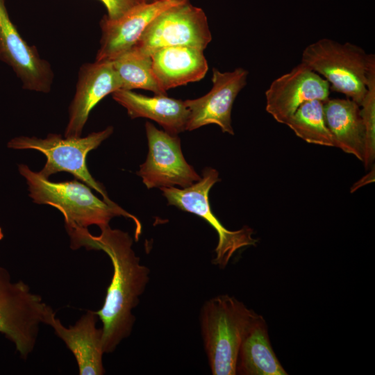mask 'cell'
<instances>
[{
    "label": "cell",
    "mask_w": 375,
    "mask_h": 375,
    "mask_svg": "<svg viewBox=\"0 0 375 375\" xmlns=\"http://www.w3.org/2000/svg\"><path fill=\"white\" fill-rule=\"evenodd\" d=\"M98 235L88 228L67 232L72 249L84 247L88 250H101L110 258L112 277L104 303L96 312L102 323L104 353L114 351L131 333L135 317L132 311L138 306L149 280V269L140 264L133 249V239L127 232L112 229L108 225L99 228Z\"/></svg>",
    "instance_id": "cell-1"
},
{
    "label": "cell",
    "mask_w": 375,
    "mask_h": 375,
    "mask_svg": "<svg viewBox=\"0 0 375 375\" xmlns=\"http://www.w3.org/2000/svg\"><path fill=\"white\" fill-rule=\"evenodd\" d=\"M19 172L26 181L29 196L37 204H47L62 214L67 231L108 225L112 218L123 216L132 219L138 240L142 231L140 222L117 204H110L97 197L90 188L76 180L52 182L32 171L26 165L18 166Z\"/></svg>",
    "instance_id": "cell-2"
},
{
    "label": "cell",
    "mask_w": 375,
    "mask_h": 375,
    "mask_svg": "<svg viewBox=\"0 0 375 375\" xmlns=\"http://www.w3.org/2000/svg\"><path fill=\"white\" fill-rule=\"evenodd\" d=\"M258 313L228 294L206 301L201 311V330L213 375H235L239 349Z\"/></svg>",
    "instance_id": "cell-3"
},
{
    "label": "cell",
    "mask_w": 375,
    "mask_h": 375,
    "mask_svg": "<svg viewBox=\"0 0 375 375\" xmlns=\"http://www.w3.org/2000/svg\"><path fill=\"white\" fill-rule=\"evenodd\" d=\"M301 62L324 76L332 90L345 94L360 106L375 56L354 44L323 38L303 49Z\"/></svg>",
    "instance_id": "cell-4"
},
{
    "label": "cell",
    "mask_w": 375,
    "mask_h": 375,
    "mask_svg": "<svg viewBox=\"0 0 375 375\" xmlns=\"http://www.w3.org/2000/svg\"><path fill=\"white\" fill-rule=\"evenodd\" d=\"M113 132L112 126H108L103 131L93 132L86 137L64 138L58 134H49L44 139L35 137H17L10 140L8 147L14 149H35L42 152L47 157L44 167L39 174L45 178L58 172H67L73 174L99 192L103 200L110 204H115L100 183L90 174L87 167L88 153L97 148Z\"/></svg>",
    "instance_id": "cell-5"
},
{
    "label": "cell",
    "mask_w": 375,
    "mask_h": 375,
    "mask_svg": "<svg viewBox=\"0 0 375 375\" xmlns=\"http://www.w3.org/2000/svg\"><path fill=\"white\" fill-rule=\"evenodd\" d=\"M51 310L27 284L12 282L8 271L0 267V333L23 359L33 351L40 326Z\"/></svg>",
    "instance_id": "cell-6"
},
{
    "label": "cell",
    "mask_w": 375,
    "mask_h": 375,
    "mask_svg": "<svg viewBox=\"0 0 375 375\" xmlns=\"http://www.w3.org/2000/svg\"><path fill=\"white\" fill-rule=\"evenodd\" d=\"M220 179L218 172L211 167H206L201 179L192 185L184 188H160L168 205L191 212L205 219L217 232L218 242L215 249V265L224 268L233 254L242 248L256 246L257 240L253 238V231L244 226L236 231L225 228L212 213L208 200L211 188Z\"/></svg>",
    "instance_id": "cell-7"
},
{
    "label": "cell",
    "mask_w": 375,
    "mask_h": 375,
    "mask_svg": "<svg viewBox=\"0 0 375 375\" xmlns=\"http://www.w3.org/2000/svg\"><path fill=\"white\" fill-rule=\"evenodd\" d=\"M211 40L204 11L188 1L171 7L156 17L133 48L151 56L161 48L172 46H189L204 50Z\"/></svg>",
    "instance_id": "cell-8"
},
{
    "label": "cell",
    "mask_w": 375,
    "mask_h": 375,
    "mask_svg": "<svg viewBox=\"0 0 375 375\" xmlns=\"http://www.w3.org/2000/svg\"><path fill=\"white\" fill-rule=\"evenodd\" d=\"M148 154L137 174L148 189L178 185L187 188L201 179L182 153L177 135L158 129L147 122Z\"/></svg>",
    "instance_id": "cell-9"
},
{
    "label": "cell",
    "mask_w": 375,
    "mask_h": 375,
    "mask_svg": "<svg viewBox=\"0 0 375 375\" xmlns=\"http://www.w3.org/2000/svg\"><path fill=\"white\" fill-rule=\"evenodd\" d=\"M248 73L242 67L226 72L213 68L212 89L201 97L184 101L190 112L186 131L214 124L223 133L234 135L231 110L236 97L247 84Z\"/></svg>",
    "instance_id": "cell-10"
},
{
    "label": "cell",
    "mask_w": 375,
    "mask_h": 375,
    "mask_svg": "<svg viewBox=\"0 0 375 375\" xmlns=\"http://www.w3.org/2000/svg\"><path fill=\"white\" fill-rule=\"evenodd\" d=\"M330 85L320 75L300 63L274 80L265 92L266 111L285 124L303 103L328 99Z\"/></svg>",
    "instance_id": "cell-11"
},
{
    "label": "cell",
    "mask_w": 375,
    "mask_h": 375,
    "mask_svg": "<svg viewBox=\"0 0 375 375\" xmlns=\"http://www.w3.org/2000/svg\"><path fill=\"white\" fill-rule=\"evenodd\" d=\"M0 60L12 67L24 89L49 92L53 78L50 65L21 37L9 17L4 0H0Z\"/></svg>",
    "instance_id": "cell-12"
},
{
    "label": "cell",
    "mask_w": 375,
    "mask_h": 375,
    "mask_svg": "<svg viewBox=\"0 0 375 375\" xmlns=\"http://www.w3.org/2000/svg\"><path fill=\"white\" fill-rule=\"evenodd\" d=\"M190 0L144 2L117 19L104 15L100 22L101 38L96 60H113L135 46L148 25L167 9Z\"/></svg>",
    "instance_id": "cell-13"
},
{
    "label": "cell",
    "mask_w": 375,
    "mask_h": 375,
    "mask_svg": "<svg viewBox=\"0 0 375 375\" xmlns=\"http://www.w3.org/2000/svg\"><path fill=\"white\" fill-rule=\"evenodd\" d=\"M121 89L111 60H96L80 68L76 92L69 108L66 138L81 137L93 108L106 96Z\"/></svg>",
    "instance_id": "cell-14"
},
{
    "label": "cell",
    "mask_w": 375,
    "mask_h": 375,
    "mask_svg": "<svg viewBox=\"0 0 375 375\" xmlns=\"http://www.w3.org/2000/svg\"><path fill=\"white\" fill-rule=\"evenodd\" d=\"M97 319L95 311L88 310L74 326L66 327L53 310L46 317L45 324L52 327L75 357L80 375L105 374L103 331L97 327Z\"/></svg>",
    "instance_id": "cell-15"
},
{
    "label": "cell",
    "mask_w": 375,
    "mask_h": 375,
    "mask_svg": "<svg viewBox=\"0 0 375 375\" xmlns=\"http://www.w3.org/2000/svg\"><path fill=\"white\" fill-rule=\"evenodd\" d=\"M203 51L189 46H172L151 53L153 72L160 86L167 92L201 80L208 69Z\"/></svg>",
    "instance_id": "cell-16"
},
{
    "label": "cell",
    "mask_w": 375,
    "mask_h": 375,
    "mask_svg": "<svg viewBox=\"0 0 375 375\" xmlns=\"http://www.w3.org/2000/svg\"><path fill=\"white\" fill-rule=\"evenodd\" d=\"M112 98L124 107L131 119L144 117L156 122L167 133L177 135L186 131L189 110L184 101L167 95L148 97L119 89Z\"/></svg>",
    "instance_id": "cell-17"
},
{
    "label": "cell",
    "mask_w": 375,
    "mask_h": 375,
    "mask_svg": "<svg viewBox=\"0 0 375 375\" xmlns=\"http://www.w3.org/2000/svg\"><path fill=\"white\" fill-rule=\"evenodd\" d=\"M324 111L335 147L363 162L365 134L360 106L349 98L328 99Z\"/></svg>",
    "instance_id": "cell-18"
},
{
    "label": "cell",
    "mask_w": 375,
    "mask_h": 375,
    "mask_svg": "<svg viewBox=\"0 0 375 375\" xmlns=\"http://www.w3.org/2000/svg\"><path fill=\"white\" fill-rule=\"evenodd\" d=\"M236 374H288L272 349L267 322L260 315H258L240 344Z\"/></svg>",
    "instance_id": "cell-19"
},
{
    "label": "cell",
    "mask_w": 375,
    "mask_h": 375,
    "mask_svg": "<svg viewBox=\"0 0 375 375\" xmlns=\"http://www.w3.org/2000/svg\"><path fill=\"white\" fill-rule=\"evenodd\" d=\"M121 83V89H144L157 95H167L158 84L152 69L151 56L131 48L111 60Z\"/></svg>",
    "instance_id": "cell-20"
},
{
    "label": "cell",
    "mask_w": 375,
    "mask_h": 375,
    "mask_svg": "<svg viewBox=\"0 0 375 375\" xmlns=\"http://www.w3.org/2000/svg\"><path fill=\"white\" fill-rule=\"evenodd\" d=\"M324 103L314 99L301 104L286 125L297 136L308 143L335 147L333 138L325 121Z\"/></svg>",
    "instance_id": "cell-21"
},
{
    "label": "cell",
    "mask_w": 375,
    "mask_h": 375,
    "mask_svg": "<svg viewBox=\"0 0 375 375\" xmlns=\"http://www.w3.org/2000/svg\"><path fill=\"white\" fill-rule=\"evenodd\" d=\"M367 89L360 111L365 134L363 162L368 169L374 165L375 160V64L369 70Z\"/></svg>",
    "instance_id": "cell-22"
},
{
    "label": "cell",
    "mask_w": 375,
    "mask_h": 375,
    "mask_svg": "<svg viewBox=\"0 0 375 375\" xmlns=\"http://www.w3.org/2000/svg\"><path fill=\"white\" fill-rule=\"evenodd\" d=\"M106 7L110 19H117L144 0H99Z\"/></svg>",
    "instance_id": "cell-23"
},
{
    "label": "cell",
    "mask_w": 375,
    "mask_h": 375,
    "mask_svg": "<svg viewBox=\"0 0 375 375\" xmlns=\"http://www.w3.org/2000/svg\"><path fill=\"white\" fill-rule=\"evenodd\" d=\"M374 166L372 167V169L367 173L365 176H364L362 178H361L359 181H358L356 183H355L351 188V192L353 193L356 190H357L358 188H361L362 186H364L368 183L374 182L375 179V174H374Z\"/></svg>",
    "instance_id": "cell-24"
},
{
    "label": "cell",
    "mask_w": 375,
    "mask_h": 375,
    "mask_svg": "<svg viewBox=\"0 0 375 375\" xmlns=\"http://www.w3.org/2000/svg\"><path fill=\"white\" fill-rule=\"evenodd\" d=\"M3 238V234L1 228H0V240Z\"/></svg>",
    "instance_id": "cell-25"
},
{
    "label": "cell",
    "mask_w": 375,
    "mask_h": 375,
    "mask_svg": "<svg viewBox=\"0 0 375 375\" xmlns=\"http://www.w3.org/2000/svg\"><path fill=\"white\" fill-rule=\"evenodd\" d=\"M145 2H153L157 0H144Z\"/></svg>",
    "instance_id": "cell-26"
}]
</instances>
